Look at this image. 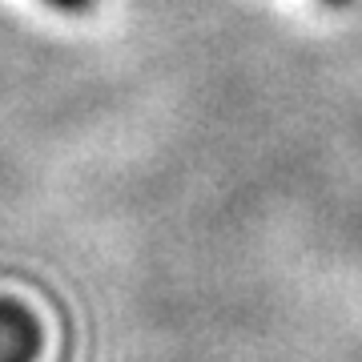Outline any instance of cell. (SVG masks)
<instances>
[{
    "label": "cell",
    "instance_id": "obj_1",
    "mask_svg": "<svg viewBox=\"0 0 362 362\" xmlns=\"http://www.w3.org/2000/svg\"><path fill=\"white\" fill-rule=\"evenodd\" d=\"M52 8H61V13H85L93 0H49Z\"/></svg>",
    "mask_w": 362,
    "mask_h": 362
},
{
    "label": "cell",
    "instance_id": "obj_2",
    "mask_svg": "<svg viewBox=\"0 0 362 362\" xmlns=\"http://www.w3.org/2000/svg\"><path fill=\"white\" fill-rule=\"evenodd\" d=\"M330 4H342V0H330Z\"/></svg>",
    "mask_w": 362,
    "mask_h": 362
}]
</instances>
